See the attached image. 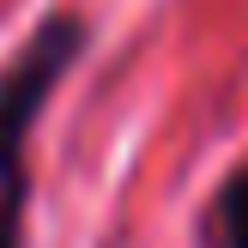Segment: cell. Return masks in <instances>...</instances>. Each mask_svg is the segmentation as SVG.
<instances>
[{
    "mask_svg": "<svg viewBox=\"0 0 248 248\" xmlns=\"http://www.w3.org/2000/svg\"><path fill=\"white\" fill-rule=\"evenodd\" d=\"M79 48H85V24L55 12L0 67V248H24V236H18V218H24V140H31L55 79L67 73V61Z\"/></svg>",
    "mask_w": 248,
    "mask_h": 248,
    "instance_id": "obj_1",
    "label": "cell"
},
{
    "mask_svg": "<svg viewBox=\"0 0 248 248\" xmlns=\"http://www.w3.org/2000/svg\"><path fill=\"white\" fill-rule=\"evenodd\" d=\"M200 248H248V164L224 176V188L200 212Z\"/></svg>",
    "mask_w": 248,
    "mask_h": 248,
    "instance_id": "obj_2",
    "label": "cell"
}]
</instances>
